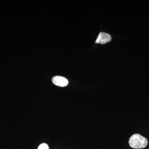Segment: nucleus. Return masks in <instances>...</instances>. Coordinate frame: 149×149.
<instances>
[{"label":"nucleus","instance_id":"nucleus-1","mask_svg":"<svg viewBox=\"0 0 149 149\" xmlns=\"http://www.w3.org/2000/svg\"><path fill=\"white\" fill-rule=\"evenodd\" d=\"M148 144L147 139L140 134H134L129 139V146L133 148H143L147 146Z\"/></svg>","mask_w":149,"mask_h":149},{"label":"nucleus","instance_id":"nucleus-2","mask_svg":"<svg viewBox=\"0 0 149 149\" xmlns=\"http://www.w3.org/2000/svg\"><path fill=\"white\" fill-rule=\"evenodd\" d=\"M52 81L55 85L59 87H65L68 84V80L65 77L62 76H54L53 77Z\"/></svg>","mask_w":149,"mask_h":149},{"label":"nucleus","instance_id":"nucleus-3","mask_svg":"<svg viewBox=\"0 0 149 149\" xmlns=\"http://www.w3.org/2000/svg\"><path fill=\"white\" fill-rule=\"evenodd\" d=\"M111 40V36L109 34L105 32H101L99 34L95 42L104 45L106 43L109 42Z\"/></svg>","mask_w":149,"mask_h":149},{"label":"nucleus","instance_id":"nucleus-4","mask_svg":"<svg viewBox=\"0 0 149 149\" xmlns=\"http://www.w3.org/2000/svg\"><path fill=\"white\" fill-rule=\"evenodd\" d=\"M37 149H49V147L47 144L43 143L39 146Z\"/></svg>","mask_w":149,"mask_h":149}]
</instances>
